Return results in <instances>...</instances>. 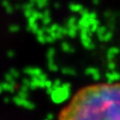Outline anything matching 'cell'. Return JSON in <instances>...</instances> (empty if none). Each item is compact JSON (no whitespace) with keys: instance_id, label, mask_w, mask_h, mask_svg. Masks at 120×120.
<instances>
[{"instance_id":"6da1fadb","label":"cell","mask_w":120,"mask_h":120,"mask_svg":"<svg viewBox=\"0 0 120 120\" xmlns=\"http://www.w3.org/2000/svg\"><path fill=\"white\" fill-rule=\"evenodd\" d=\"M57 120H120V80L79 89L59 112Z\"/></svg>"}]
</instances>
